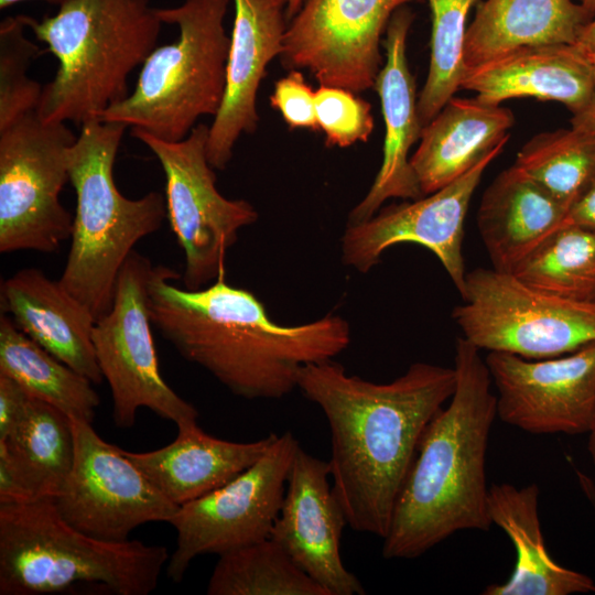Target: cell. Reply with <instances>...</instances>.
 Returning <instances> with one entry per match:
<instances>
[{"label": "cell", "mask_w": 595, "mask_h": 595, "mask_svg": "<svg viewBox=\"0 0 595 595\" xmlns=\"http://www.w3.org/2000/svg\"><path fill=\"white\" fill-rule=\"evenodd\" d=\"M0 304L2 314L45 350L93 383L102 381L91 339L96 318L58 280L36 268L21 269L1 283Z\"/></svg>", "instance_id": "44dd1931"}, {"label": "cell", "mask_w": 595, "mask_h": 595, "mask_svg": "<svg viewBox=\"0 0 595 595\" xmlns=\"http://www.w3.org/2000/svg\"><path fill=\"white\" fill-rule=\"evenodd\" d=\"M580 4L592 19L595 15V0H580Z\"/></svg>", "instance_id": "f6af8a7d"}, {"label": "cell", "mask_w": 595, "mask_h": 595, "mask_svg": "<svg viewBox=\"0 0 595 595\" xmlns=\"http://www.w3.org/2000/svg\"><path fill=\"white\" fill-rule=\"evenodd\" d=\"M29 393L12 378L0 374V440L7 439L23 416Z\"/></svg>", "instance_id": "8d00e7d4"}, {"label": "cell", "mask_w": 595, "mask_h": 595, "mask_svg": "<svg viewBox=\"0 0 595 595\" xmlns=\"http://www.w3.org/2000/svg\"><path fill=\"white\" fill-rule=\"evenodd\" d=\"M230 0H185L156 8L162 23L178 26L175 42L155 47L129 96L99 120L141 129L165 141L185 139L203 116L223 102L230 37L224 19Z\"/></svg>", "instance_id": "52a82bcc"}, {"label": "cell", "mask_w": 595, "mask_h": 595, "mask_svg": "<svg viewBox=\"0 0 595 595\" xmlns=\"http://www.w3.org/2000/svg\"><path fill=\"white\" fill-rule=\"evenodd\" d=\"M177 278L171 268L154 267L151 323L184 359L207 370L234 396L281 399L298 388L303 366L333 359L350 344V325L340 315L282 325L252 292L226 278L198 290L177 288L171 282Z\"/></svg>", "instance_id": "7a4b0ae2"}, {"label": "cell", "mask_w": 595, "mask_h": 595, "mask_svg": "<svg viewBox=\"0 0 595 595\" xmlns=\"http://www.w3.org/2000/svg\"><path fill=\"white\" fill-rule=\"evenodd\" d=\"M585 53L587 54L592 67L593 88L585 108L581 112L572 116L571 125L595 132V52Z\"/></svg>", "instance_id": "f35d334b"}, {"label": "cell", "mask_w": 595, "mask_h": 595, "mask_svg": "<svg viewBox=\"0 0 595 595\" xmlns=\"http://www.w3.org/2000/svg\"><path fill=\"white\" fill-rule=\"evenodd\" d=\"M497 416L531 434L587 433L595 411V342L559 357L488 351Z\"/></svg>", "instance_id": "2e32d148"}, {"label": "cell", "mask_w": 595, "mask_h": 595, "mask_svg": "<svg viewBox=\"0 0 595 595\" xmlns=\"http://www.w3.org/2000/svg\"><path fill=\"white\" fill-rule=\"evenodd\" d=\"M456 386L426 425L382 543L385 559H415L462 530L487 531L486 453L497 398L480 350L459 336Z\"/></svg>", "instance_id": "3957f363"}, {"label": "cell", "mask_w": 595, "mask_h": 595, "mask_svg": "<svg viewBox=\"0 0 595 595\" xmlns=\"http://www.w3.org/2000/svg\"><path fill=\"white\" fill-rule=\"evenodd\" d=\"M414 20L408 7L391 17L382 45L383 63L374 89L385 121L382 162L366 196L351 209L347 224L372 217L389 198L416 199L423 195L410 163L411 147L420 139L422 125L418 112L415 80L407 58V39Z\"/></svg>", "instance_id": "d6986e66"}, {"label": "cell", "mask_w": 595, "mask_h": 595, "mask_svg": "<svg viewBox=\"0 0 595 595\" xmlns=\"http://www.w3.org/2000/svg\"><path fill=\"white\" fill-rule=\"evenodd\" d=\"M22 15L0 23V131L37 110L43 87L28 76L31 63L43 51L25 34Z\"/></svg>", "instance_id": "d6a6232c"}, {"label": "cell", "mask_w": 595, "mask_h": 595, "mask_svg": "<svg viewBox=\"0 0 595 595\" xmlns=\"http://www.w3.org/2000/svg\"><path fill=\"white\" fill-rule=\"evenodd\" d=\"M270 105L280 111L290 129L318 131L315 109V90L305 80L300 69H290L286 76L274 84Z\"/></svg>", "instance_id": "e575fe53"}, {"label": "cell", "mask_w": 595, "mask_h": 595, "mask_svg": "<svg viewBox=\"0 0 595 595\" xmlns=\"http://www.w3.org/2000/svg\"><path fill=\"white\" fill-rule=\"evenodd\" d=\"M578 486L589 502L595 518V480L578 468H574Z\"/></svg>", "instance_id": "60d3db41"}, {"label": "cell", "mask_w": 595, "mask_h": 595, "mask_svg": "<svg viewBox=\"0 0 595 595\" xmlns=\"http://www.w3.org/2000/svg\"><path fill=\"white\" fill-rule=\"evenodd\" d=\"M304 0H288L286 17L290 21L301 9Z\"/></svg>", "instance_id": "7bdbcfd3"}, {"label": "cell", "mask_w": 595, "mask_h": 595, "mask_svg": "<svg viewBox=\"0 0 595 595\" xmlns=\"http://www.w3.org/2000/svg\"><path fill=\"white\" fill-rule=\"evenodd\" d=\"M164 545L106 541L71 526L52 497L0 504V595H42L97 584L117 595L155 591Z\"/></svg>", "instance_id": "5b68a950"}, {"label": "cell", "mask_w": 595, "mask_h": 595, "mask_svg": "<svg viewBox=\"0 0 595 595\" xmlns=\"http://www.w3.org/2000/svg\"><path fill=\"white\" fill-rule=\"evenodd\" d=\"M316 119L326 147L347 148L367 142L374 130L371 106L358 94L335 86L315 90Z\"/></svg>", "instance_id": "836d02e7"}, {"label": "cell", "mask_w": 595, "mask_h": 595, "mask_svg": "<svg viewBox=\"0 0 595 595\" xmlns=\"http://www.w3.org/2000/svg\"><path fill=\"white\" fill-rule=\"evenodd\" d=\"M226 89L209 126L206 155L213 169L225 170L241 134L258 127L257 94L270 62L281 56L288 28V0H234Z\"/></svg>", "instance_id": "ac0fdd59"}, {"label": "cell", "mask_w": 595, "mask_h": 595, "mask_svg": "<svg viewBox=\"0 0 595 595\" xmlns=\"http://www.w3.org/2000/svg\"><path fill=\"white\" fill-rule=\"evenodd\" d=\"M575 45L584 52H595V15L582 28Z\"/></svg>", "instance_id": "ab89813d"}, {"label": "cell", "mask_w": 595, "mask_h": 595, "mask_svg": "<svg viewBox=\"0 0 595 595\" xmlns=\"http://www.w3.org/2000/svg\"><path fill=\"white\" fill-rule=\"evenodd\" d=\"M515 117L509 108L452 97L421 131L410 163L423 195L461 177L506 144Z\"/></svg>", "instance_id": "cb8c5ba5"}, {"label": "cell", "mask_w": 595, "mask_h": 595, "mask_svg": "<svg viewBox=\"0 0 595 595\" xmlns=\"http://www.w3.org/2000/svg\"><path fill=\"white\" fill-rule=\"evenodd\" d=\"M21 1H24V0H0V9L2 10L7 9ZM43 1L48 2L50 4H55L60 7L66 0H43Z\"/></svg>", "instance_id": "ee69618b"}, {"label": "cell", "mask_w": 595, "mask_h": 595, "mask_svg": "<svg viewBox=\"0 0 595 595\" xmlns=\"http://www.w3.org/2000/svg\"><path fill=\"white\" fill-rule=\"evenodd\" d=\"M569 212L563 203L512 164L485 190L478 231L493 268L512 273L554 231Z\"/></svg>", "instance_id": "603a6c76"}, {"label": "cell", "mask_w": 595, "mask_h": 595, "mask_svg": "<svg viewBox=\"0 0 595 595\" xmlns=\"http://www.w3.org/2000/svg\"><path fill=\"white\" fill-rule=\"evenodd\" d=\"M566 224L595 231V183L570 207Z\"/></svg>", "instance_id": "74e56055"}, {"label": "cell", "mask_w": 595, "mask_h": 595, "mask_svg": "<svg viewBox=\"0 0 595 595\" xmlns=\"http://www.w3.org/2000/svg\"><path fill=\"white\" fill-rule=\"evenodd\" d=\"M75 455L72 470L53 498L74 528L100 540L127 541L148 522H170L178 506L169 500L125 455L101 439L93 423L72 419Z\"/></svg>", "instance_id": "4fadbf2b"}, {"label": "cell", "mask_w": 595, "mask_h": 595, "mask_svg": "<svg viewBox=\"0 0 595 595\" xmlns=\"http://www.w3.org/2000/svg\"><path fill=\"white\" fill-rule=\"evenodd\" d=\"M0 374L71 419L93 423L100 402L93 382L31 339L6 314L0 316Z\"/></svg>", "instance_id": "4316f807"}, {"label": "cell", "mask_w": 595, "mask_h": 595, "mask_svg": "<svg viewBox=\"0 0 595 595\" xmlns=\"http://www.w3.org/2000/svg\"><path fill=\"white\" fill-rule=\"evenodd\" d=\"M540 489L537 484L521 488L507 483L488 489V513L516 550L511 576L489 584L484 595H570L595 592V582L581 572L553 560L548 551L539 518Z\"/></svg>", "instance_id": "d4e9b609"}, {"label": "cell", "mask_w": 595, "mask_h": 595, "mask_svg": "<svg viewBox=\"0 0 595 595\" xmlns=\"http://www.w3.org/2000/svg\"><path fill=\"white\" fill-rule=\"evenodd\" d=\"M455 386L454 367L422 361L388 383L333 359L300 369L298 388L327 420L332 486L353 530L386 537L420 439Z\"/></svg>", "instance_id": "6da1fadb"}, {"label": "cell", "mask_w": 595, "mask_h": 595, "mask_svg": "<svg viewBox=\"0 0 595 595\" xmlns=\"http://www.w3.org/2000/svg\"><path fill=\"white\" fill-rule=\"evenodd\" d=\"M154 266L132 250L122 264L113 301L94 325L96 359L112 398V419L119 428L134 424L148 408L177 426L197 421L198 411L178 396L160 374L151 331L149 285Z\"/></svg>", "instance_id": "8fae6325"}, {"label": "cell", "mask_w": 595, "mask_h": 595, "mask_svg": "<svg viewBox=\"0 0 595 595\" xmlns=\"http://www.w3.org/2000/svg\"><path fill=\"white\" fill-rule=\"evenodd\" d=\"M504 147H497L461 177L434 193L391 204L367 220L347 224L340 239L343 263L366 273L390 247L419 245L439 259L461 294L467 273L462 245L469 203L486 167Z\"/></svg>", "instance_id": "9a60e30c"}, {"label": "cell", "mask_w": 595, "mask_h": 595, "mask_svg": "<svg viewBox=\"0 0 595 595\" xmlns=\"http://www.w3.org/2000/svg\"><path fill=\"white\" fill-rule=\"evenodd\" d=\"M589 20L572 0H485L466 30L464 63L474 67L521 46L575 44Z\"/></svg>", "instance_id": "484cf974"}, {"label": "cell", "mask_w": 595, "mask_h": 595, "mask_svg": "<svg viewBox=\"0 0 595 595\" xmlns=\"http://www.w3.org/2000/svg\"><path fill=\"white\" fill-rule=\"evenodd\" d=\"M587 434H588L587 450L591 455V459H592L594 470H595V411H594Z\"/></svg>", "instance_id": "b9f144b4"}, {"label": "cell", "mask_w": 595, "mask_h": 595, "mask_svg": "<svg viewBox=\"0 0 595 595\" xmlns=\"http://www.w3.org/2000/svg\"><path fill=\"white\" fill-rule=\"evenodd\" d=\"M22 18L58 62L39 116L80 126L129 96L128 78L155 48L162 25L150 0H66L53 17Z\"/></svg>", "instance_id": "277c9868"}, {"label": "cell", "mask_w": 595, "mask_h": 595, "mask_svg": "<svg viewBox=\"0 0 595 595\" xmlns=\"http://www.w3.org/2000/svg\"><path fill=\"white\" fill-rule=\"evenodd\" d=\"M218 556L208 595H328L270 537Z\"/></svg>", "instance_id": "83f0119b"}, {"label": "cell", "mask_w": 595, "mask_h": 595, "mask_svg": "<svg viewBox=\"0 0 595 595\" xmlns=\"http://www.w3.org/2000/svg\"><path fill=\"white\" fill-rule=\"evenodd\" d=\"M328 461L299 448L270 538L328 595H364L340 556L347 519L331 486Z\"/></svg>", "instance_id": "e0dca14e"}, {"label": "cell", "mask_w": 595, "mask_h": 595, "mask_svg": "<svg viewBox=\"0 0 595 595\" xmlns=\"http://www.w3.org/2000/svg\"><path fill=\"white\" fill-rule=\"evenodd\" d=\"M175 440L158 450L125 455L173 504L183 506L224 486L255 464L275 440V433L231 442L207 434L197 421L177 426Z\"/></svg>", "instance_id": "7402d4cb"}, {"label": "cell", "mask_w": 595, "mask_h": 595, "mask_svg": "<svg viewBox=\"0 0 595 595\" xmlns=\"http://www.w3.org/2000/svg\"><path fill=\"white\" fill-rule=\"evenodd\" d=\"M432 14L429 72L418 97L422 127L429 123L461 89L466 71V20L478 0H426Z\"/></svg>", "instance_id": "1f68e13d"}, {"label": "cell", "mask_w": 595, "mask_h": 595, "mask_svg": "<svg viewBox=\"0 0 595 595\" xmlns=\"http://www.w3.org/2000/svg\"><path fill=\"white\" fill-rule=\"evenodd\" d=\"M80 127L69 152L76 213L58 281L97 321L112 305L117 277L134 245L161 227L167 210L159 192L131 199L116 186L113 165L126 125L94 119Z\"/></svg>", "instance_id": "8992f818"}, {"label": "cell", "mask_w": 595, "mask_h": 595, "mask_svg": "<svg viewBox=\"0 0 595 595\" xmlns=\"http://www.w3.org/2000/svg\"><path fill=\"white\" fill-rule=\"evenodd\" d=\"M513 164L570 209L595 183V132L571 125L539 133Z\"/></svg>", "instance_id": "f1b7e54d"}, {"label": "cell", "mask_w": 595, "mask_h": 595, "mask_svg": "<svg viewBox=\"0 0 595 595\" xmlns=\"http://www.w3.org/2000/svg\"><path fill=\"white\" fill-rule=\"evenodd\" d=\"M209 127L196 125L180 141H165L131 128V136L158 158L166 181L167 218L184 251V288L198 290L226 278V257L241 228L257 221L246 199H228L216 187L206 155Z\"/></svg>", "instance_id": "30bf717a"}, {"label": "cell", "mask_w": 595, "mask_h": 595, "mask_svg": "<svg viewBox=\"0 0 595 595\" xmlns=\"http://www.w3.org/2000/svg\"><path fill=\"white\" fill-rule=\"evenodd\" d=\"M461 88L490 105L532 97L576 115L591 97L593 74L587 54L575 44L521 46L466 68Z\"/></svg>", "instance_id": "ffe728a7"}, {"label": "cell", "mask_w": 595, "mask_h": 595, "mask_svg": "<svg viewBox=\"0 0 595 595\" xmlns=\"http://www.w3.org/2000/svg\"><path fill=\"white\" fill-rule=\"evenodd\" d=\"M77 136L32 111L0 131V252L53 253L72 236L60 194Z\"/></svg>", "instance_id": "9c48e42d"}, {"label": "cell", "mask_w": 595, "mask_h": 595, "mask_svg": "<svg viewBox=\"0 0 595 595\" xmlns=\"http://www.w3.org/2000/svg\"><path fill=\"white\" fill-rule=\"evenodd\" d=\"M43 497L28 466L0 441V504H23Z\"/></svg>", "instance_id": "d590c367"}, {"label": "cell", "mask_w": 595, "mask_h": 595, "mask_svg": "<svg viewBox=\"0 0 595 595\" xmlns=\"http://www.w3.org/2000/svg\"><path fill=\"white\" fill-rule=\"evenodd\" d=\"M300 447L285 431L234 479L180 506L169 522L176 531V548L166 564L167 577L180 583L195 558L220 555L269 538Z\"/></svg>", "instance_id": "7c38bea8"}, {"label": "cell", "mask_w": 595, "mask_h": 595, "mask_svg": "<svg viewBox=\"0 0 595 595\" xmlns=\"http://www.w3.org/2000/svg\"><path fill=\"white\" fill-rule=\"evenodd\" d=\"M461 296L452 317L462 337L479 350L544 359L595 342V302L543 292L513 273L473 269Z\"/></svg>", "instance_id": "ba28073f"}, {"label": "cell", "mask_w": 595, "mask_h": 595, "mask_svg": "<svg viewBox=\"0 0 595 595\" xmlns=\"http://www.w3.org/2000/svg\"><path fill=\"white\" fill-rule=\"evenodd\" d=\"M3 441L28 466L44 497L63 488L74 463L72 419L54 405L29 394L25 412Z\"/></svg>", "instance_id": "4dcf8cb0"}, {"label": "cell", "mask_w": 595, "mask_h": 595, "mask_svg": "<svg viewBox=\"0 0 595 595\" xmlns=\"http://www.w3.org/2000/svg\"><path fill=\"white\" fill-rule=\"evenodd\" d=\"M512 273L543 292L595 302V231L563 225Z\"/></svg>", "instance_id": "f546056e"}, {"label": "cell", "mask_w": 595, "mask_h": 595, "mask_svg": "<svg viewBox=\"0 0 595 595\" xmlns=\"http://www.w3.org/2000/svg\"><path fill=\"white\" fill-rule=\"evenodd\" d=\"M412 0H304L289 21L281 61L324 86L359 94L383 65L380 44L393 13Z\"/></svg>", "instance_id": "5bb4252c"}]
</instances>
